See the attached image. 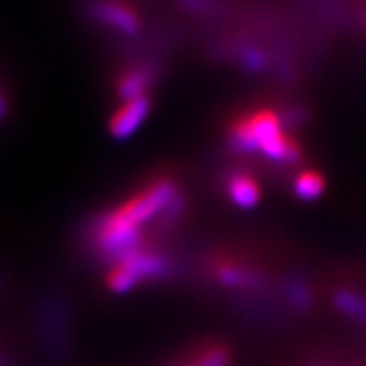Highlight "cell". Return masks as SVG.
Instances as JSON below:
<instances>
[{"mask_svg":"<svg viewBox=\"0 0 366 366\" xmlns=\"http://www.w3.org/2000/svg\"><path fill=\"white\" fill-rule=\"evenodd\" d=\"M6 110V104H4V99L0 97V116H2V112Z\"/></svg>","mask_w":366,"mask_h":366,"instance_id":"11","label":"cell"},{"mask_svg":"<svg viewBox=\"0 0 366 366\" xmlns=\"http://www.w3.org/2000/svg\"><path fill=\"white\" fill-rule=\"evenodd\" d=\"M97 14L104 23L119 28L123 32L130 34L138 30V17L127 6L117 4V2H102L97 6Z\"/></svg>","mask_w":366,"mask_h":366,"instance_id":"5","label":"cell"},{"mask_svg":"<svg viewBox=\"0 0 366 366\" xmlns=\"http://www.w3.org/2000/svg\"><path fill=\"white\" fill-rule=\"evenodd\" d=\"M232 139L244 151H260L274 160H296L297 145L281 129V121L272 110H259L242 117L232 127Z\"/></svg>","mask_w":366,"mask_h":366,"instance_id":"1","label":"cell"},{"mask_svg":"<svg viewBox=\"0 0 366 366\" xmlns=\"http://www.w3.org/2000/svg\"><path fill=\"white\" fill-rule=\"evenodd\" d=\"M339 305L342 307L344 311L350 312V315H355L359 318H366V303L362 300H359L357 296H352L348 292H340V296L337 297Z\"/></svg>","mask_w":366,"mask_h":366,"instance_id":"9","label":"cell"},{"mask_svg":"<svg viewBox=\"0 0 366 366\" xmlns=\"http://www.w3.org/2000/svg\"><path fill=\"white\" fill-rule=\"evenodd\" d=\"M149 114V99L147 95L129 99V101L116 110L110 119V132L114 138L125 139L138 130V127L145 121Z\"/></svg>","mask_w":366,"mask_h":366,"instance_id":"4","label":"cell"},{"mask_svg":"<svg viewBox=\"0 0 366 366\" xmlns=\"http://www.w3.org/2000/svg\"><path fill=\"white\" fill-rule=\"evenodd\" d=\"M175 195L177 186L167 179H160V181L153 182L151 186L138 192L134 197H130L125 204H121L119 209H116L112 214L132 225V227L139 229L142 223L157 216L158 212H162L167 204L175 199Z\"/></svg>","mask_w":366,"mask_h":366,"instance_id":"2","label":"cell"},{"mask_svg":"<svg viewBox=\"0 0 366 366\" xmlns=\"http://www.w3.org/2000/svg\"><path fill=\"white\" fill-rule=\"evenodd\" d=\"M229 195H231V199L234 201L238 207L251 209V207H255L260 199L259 184H257L251 177H232L231 182H229Z\"/></svg>","mask_w":366,"mask_h":366,"instance_id":"6","label":"cell"},{"mask_svg":"<svg viewBox=\"0 0 366 366\" xmlns=\"http://www.w3.org/2000/svg\"><path fill=\"white\" fill-rule=\"evenodd\" d=\"M160 272H162V259L149 255V253H142V251H134V253L123 257L119 264L112 269L108 285L116 292H125L130 287L138 285L139 281H144L151 275H158Z\"/></svg>","mask_w":366,"mask_h":366,"instance_id":"3","label":"cell"},{"mask_svg":"<svg viewBox=\"0 0 366 366\" xmlns=\"http://www.w3.org/2000/svg\"><path fill=\"white\" fill-rule=\"evenodd\" d=\"M145 88H147V74L144 71H130L119 80V95L127 101L145 95Z\"/></svg>","mask_w":366,"mask_h":366,"instance_id":"8","label":"cell"},{"mask_svg":"<svg viewBox=\"0 0 366 366\" xmlns=\"http://www.w3.org/2000/svg\"><path fill=\"white\" fill-rule=\"evenodd\" d=\"M324 177L316 172H303L302 175L296 179L294 190L300 199L312 201L316 197H320L324 192Z\"/></svg>","mask_w":366,"mask_h":366,"instance_id":"7","label":"cell"},{"mask_svg":"<svg viewBox=\"0 0 366 366\" xmlns=\"http://www.w3.org/2000/svg\"><path fill=\"white\" fill-rule=\"evenodd\" d=\"M227 365V352L223 348H212L197 359L195 366H225Z\"/></svg>","mask_w":366,"mask_h":366,"instance_id":"10","label":"cell"}]
</instances>
